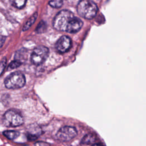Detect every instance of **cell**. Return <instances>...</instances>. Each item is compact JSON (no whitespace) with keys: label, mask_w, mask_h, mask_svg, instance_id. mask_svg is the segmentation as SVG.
I'll list each match as a JSON object with an SVG mask.
<instances>
[{"label":"cell","mask_w":146,"mask_h":146,"mask_svg":"<svg viewBox=\"0 0 146 146\" xmlns=\"http://www.w3.org/2000/svg\"><path fill=\"white\" fill-rule=\"evenodd\" d=\"M52 25L56 30L75 33L81 29L83 22L70 10H62L54 17Z\"/></svg>","instance_id":"obj_1"},{"label":"cell","mask_w":146,"mask_h":146,"mask_svg":"<svg viewBox=\"0 0 146 146\" xmlns=\"http://www.w3.org/2000/svg\"><path fill=\"white\" fill-rule=\"evenodd\" d=\"M76 9L78 14L80 17L87 19L95 17L98 10L96 5L91 0H80Z\"/></svg>","instance_id":"obj_2"},{"label":"cell","mask_w":146,"mask_h":146,"mask_svg":"<svg viewBox=\"0 0 146 146\" xmlns=\"http://www.w3.org/2000/svg\"><path fill=\"white\" fill-rule=\"evenodd\" d=\"M26 83L25 75L21 72L11 73L5 79L4 84L9 89H18L23 87Z\"/></svg>","instance_id":"obj_3"},{"label":"cell","mask_w":146,"mask_h":146,"mask_svg":"<svg viewBox=\"0 0 146 146\" xmlns=\"http://www.w3.org/2000/svg\"><path fill=\"white\" fill-rule=\"evenodd\" d=\"M23 118L22 115L15 110L7 111L3 117V123L7 127H15L20 126L23 123Z\"/></svg>","instance_id":"obj_4"},{"label":"cell","mask_w":146,"mask_h":146,"mask_svg":"<svg viewBox=\"0 0 146 146\" xmlns=\"http://www.w3.org/2000/svg\"><path fill=\"white\" fill-rule=\"evenodd\" d=\"M48 54L49 50L47 47L43 46H38L33 51L31 54V62L34 65H40L46 60Z\"/></svg>","instance_id":"obj_5"},{"label":"cell","mask_w":146,"mask_h":146,"mask_svg":"<svg viewBox=\"0 0 146 146\" xmlns=\"http://www.w3.org/2000/svg\"><path fill=\"white\" fill-rule=\"evenodd\" d=\"M77 135L78 131L75 127L64 126L58 130L56 134V138L60 141L67 142L72 140Z\"/></svg>","instance_id":"obj_6"},{"label":"cell","mask_w":146,"mask_h":146,"mask_svg":"<svg viewBox=\"0 0 146 146\" xmlns=\"http://www.w3.org/2000/svg\"><path fill=\"white\" fill-rule=\"evenodd\" d=\"M72 41L71 38L66 35L62 36L56 42L55 48L56 51L63 54L67 52L71 47Z\"/></svg>","instance_id":"obj_7"},{"label":"cell","mask_w":146,"mask_h":146,"mask_svg":"<svg viewBox=\"0 0 146 146\" xmlns=\"http://www.w3.org/2000/svg\"><path fill=\"white\" fill-rule=\"evenodd\" d=\"M42 133L41 128L36 124H31L27 127L26 136L29 140H36Z\"/></svg>","instance_id":"obj_8"},{"label":"cell","mask_w":146,"mask_h":146,"mask_svg":"<svg viewBox=\"0 0 146 146\" xmlns=\"http://www.w3.org/2000/svg\"><path fill=\"white\" fill-rule=\"evenodd\" d=\"M96 140L95 137L91 133L86 135L82 139L81 145H94V142Z\"/></svg>","instance_id":"obj_9"},{"label":"cell","mask_w":146,"mask_h":146,"mask_svg":"<svg viewBox=\"0 0 146 146\" xmlns=\"http://www.w3.org/2000/svg\"><path fill=\"white\" fill-rule=\"evenodd\" d=\"M37 17H38V13L36 12L27 20V21L24 25V26L23 27V29H22V30L23 31H26V30H28L31 26V25L34 24V23L35 22V20L37 18Z\"/></svg>","instance_id":"obj_10"},{"label":"cell","mask_w":146,"mask_h":146,"mask_svg":"<svg viewBox=\"0 0 146 146\" xmlns=\"http://www.w3.org/2000/svg\"><path fill=\"white\" fill-rule=\"evenodd\" d=\"M3 135L10 140H14L17 139L20 135L19 132L13 130H7L3 132Z\"/></svg>","instance_id":"obj_11"},{"label":"cell","mask_w":146,"mask_h":146,"mask_svg":"<svg viewBox=\"0 0 146 146\" xmlns=\"http://www.w3.org/2000/svg\"><path fill=\"white\" fill-rule=\"evenodd\" d=\"M10 3L17 9H22L25 7L27 0H9Z\"/></svg>","instance_id":"obj_12"},{"label":"cell","mask_w":146,"mask_h":146,"mask_svg":"<svg viewBox=\"0 0 146 146\" xmlns=\"http://www.w3.org/2000/svg\"><path fill=\"white\" fill-rule=\"evenodd\" d=\"M22 64V62H20L19 60H17V59H15L14 60L12 61L9 65L8 66V70H13V69H15L18 67H19Z\"/></svg>","instance_id":"obj_13"},{"label":"cell","mask_w":146,"mask_h":146,"mask_svg":"<svg viewBox=\"0 0 146 146\" xmlns=\"http://www.w3.org/2000/svg\"><path fill=\"white\" fill-rule=\"evenodd\" d=\"M49 5L54 8H59L63 5L62 0H51L49 3Z\"/></svg>","instance_id":"obj_14"},{"label":"cell","mask_w":146,"mask_h":146,"mask_svg":"<svg viewBox=\"0 0 146 146\" xmlns=\"http://www.w3.org/2000/svg\"><path fill=\"white\" fill-rule=\"evenodd\" d=\"M45 30V24L43 22H40L36 29V31L38 33H43Z\"/></svg>","instance_id":"obj_15"},{"label":"cell","mask_w":146,"mask_h":146,"mask_svg":"<svg viewBox=\"0 0 146 146\" xmlns=\"http://www.w3.org/2000/svg\"><path fill=\"white\" fill-rule=\"evenodd\" d=\"M6 58H3L1 62H0V76L1 75V74H2V72H3L5 68L6 67Z\"/></svg>","instance_id":"obj_16"},{"label":"cell","mask_w":146,"mask_h":146,"mask_svg":"<svg viewBox=\"0 0 146 146\" xmlns=\"http://www.w3.org/2000/svg\"><path fill=\"white\" fill-rule=\"evenodd\" d=\"M5 39H6L5 36L0 35V48L2 47V46L3 45L5 42Z\"/></svg>","instance_id":"obj_17"},{"label":"cell","mask_w":146,"mask_h":146,"mask_svg":"<svg viewBox=\"0 0 146 146\" xmlns=\"http://www.w3.org/2000/svg\"><path fill=\"white\" fill-rule=\"evenodd\" d=\"M35 144V145H48V143H40V142L36 143Z\"/></svg>","instance_id":"obj_18"}]
</instances>
